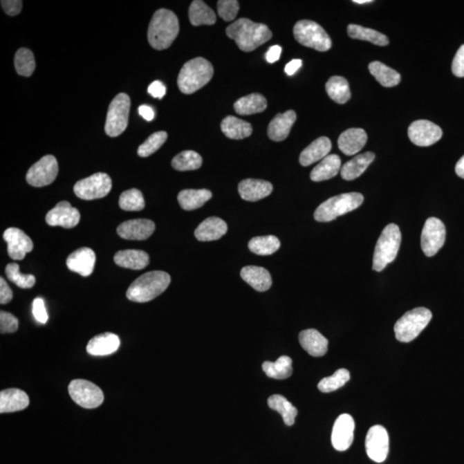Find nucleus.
Returning a JSON list of instances; mask_svg holds the SVG:
<instances>
[{
	"instance_id": "1",
	"label": "nucleus",
	"mask_w": 464,
	"mask_h": 464,
	"mask_svg": "<svg viewBox=\"0 0 464 464\" xmlns=\"http://www.w3.org/2000/svg\"><path fill=\"white\" fill-rule=\"evenodd\" d=\"M226 35L235 41L243 52H252L270 40L272 32L264 24L254 23L248 19H240L226 28Z\"/></svg>"
},
{
	"instance_id": "2",
	"label": "nucleus",
	"mask_w": 464,
	"mask_h": 464,
	"mask_svg": "<svg viewBox=\"0 0 464 464\" xmlns=\"http://www.w3.org/2000/svg\"><path fill=\"white\" fill-rule=\"evenodd\" d=\"M179 21L176 14L167 9H159L149 24V44L157 50L171 47L179 33Z\"/></svg>"
},
{
	"instance_id": "3",
	"label": "nucleus",
	"mask_w": 464,
	"mask_h": 464,
	"mask_svg": "<svg viewBox=\"0 0 464 464\" xmlns=\"http://www.w3.org/2000/svg\"><path fill=\"white\" fill-rule=\"evenodd\" d=\"M171 278L168 272L151 271L141 275L127 290V297L133 302H149L161 295L171 284Z\"/></svg>"
},
{
	"instance_id": "4",
	"label": "nucleus",
	"mask_w": 464,
	"mask_h": 464,
	"mask_svg": "<svg viewBox=\"0 0 464 464\" xmlns=\"http://www.w3.org/2000/svg\"><path fill=\"white\" fill-rule=\"evenodd\" d=\"M214 73V66L207 59L194 58L184 64L177 84L183 94H193L210 82Z\"/></svg>"
},
{
	"instance_id": "5",
	"label": "nucleus",
	"mask_w": 464,
	"mask_h": 464,
	"mask_svg": "<svg viewBox=\"0 0 464 464\" xmlns=\"http://www.w3.org/2000/svg\"><path fill=\"white\" fill-rule=\"evenodd\" d=\"M402 242V233L398 225L389 224L382 232L375 248L373 269L381 272L398 257Z\"/></svg>"
},
{
	"instance_id": "6",
	"label": "nucleus",
	"mask_w": 464,
	"mask_h": 464,
	"mask_svg": "<svg viewBox=\"0 0 464 464\" xmlns=\"http://www.w3.org/2000/svg\"><path fill=\"white\" fill-rule=\"evenodd\" d=\"M364 196L360 193H348L329 198L317 208L314 218L318 222H331L340 216L355 210L362 205Z\"/></svg>"
},
{
	"instance_id": "7",
	"label": "nucleus",
	"mask_w": 464,
	"mask_h": 464,
	"mask_svg": "<svg viewBox=\"0 0 464 464\" xmlns=\"http://www.w3.org/2000/svg\"><path fill=\"white\" fill-rule=\"evenodd\" d=\"M433 314L427 308L419 307L407 311L396 322V338L401 342H410L419 336L429 324Z\"/></svg>"
},
{
	"instance_id": "8",
	"label": "nucleus",
	"mask_w": 464,
	"mask_h": 464,
	"mask_svg": "<svg viewBox=\"0 0 464 464\" xmlns=\"http://www.w3.org/2000/svg\"><path fill=\"white\" fill-rule=\"evenodd\" d=\"M293 35L297 42L304 47L326 52L332 47L331 37L319 24L310 20H301L293 28Z\"/></svg>"
},
{
	"instance_id": "9",
	"label": "nucleus",
	"mask_w": 464,
	"mask_h": 464,
	"mask_svg": "<svg viewBox=\"0 0 464 464\" xmlns=\"http://www.w3.org/2000/svg\"><path fill=\"white\" fill-rule=\"evenodd\" d=\"M131 100L129 95L120 93L109 104L105 123V133L109 137L120 136L129 125Z\"/></svg>"
},
{
	"instance_id": "10",
	"label": "nucleus",
	"mask_w": 464,
	"mask_h": 464,
	"mask_svg": "<svg viewBox=\"0 0 464 464\" xmlns=\"http://www.w3.org/2000/svg\"><path fill=\"white\" fill-rule=\"evenodd\" d=\"M111 189V177L102 172L79 180L73 187L76 196L86 201L101 199L107 196Z\"/></svg>"
},
{
	"instance_id": "11",
	"label": "nucleus",
	"mask_w": 464,
	"mask_h": 464,
	"mask_svg": "<svg viewBox=\"0 0 464 464\" xmlns=\"http://www.w3.org/2000/svg\"><path fill=\"white\" fill-rule=\"evenodd\" d=\"M68 391L73 401L84 409H95L104 402V396L102 389L84 379H75L71 382Z\"/></svg>"
},
{
	"instance_id": "12",
	"label": "nucleus",
	"mask_w": 464,
	"mask_h": 464,
	"mask_svg": "<svg viewBox=\"0 0 464 464\" xmlns=\"http://www.w3.org/2000/svg\"><path fill=\"white\" fill-rule=\"evenodd\" d=\"M58 173L57 159L54 156L47 155L31 166L27 172L26 180L31 186L45 187L55 182Z\"/></svg>"
},
{
	"instance_id": "13",
	"label": "nucleus",
	"mask_w": 464,
	"mask_h": 464,
	"mask_svg": "<svg viewBox=\"0 0 464 464\" xmlns=\"http://www.w3.org/2000/svg\"><path fill=\"white\" fill-rule=\"evenodd\" d=\"M445 237L444 223L437 218L428 219L421 233L420 244L424 254L428 257L435 256L444 245Z\"/></svg>"
},
{
	"instance_id": "14",
	"label": "nucleus",
	"mask_w": 464,
	"mask_h": 464,
	"mask_svg": "<svg viewBox=\"0 0 464 464\" xmlns=\"http://www.w3.org/2000/svg\"><path fill=\"white\" fill-rule=\"evenodd\" d=\"M389 439L387 430L380 425L371 427L366 438L368 456L376 463H382L387 458Z\"/></svg>"
},
{
	"instance_id": "15",
	"label": "nucleus",
	"mask_w": 464,
	"mask_h": 464,
	"mask_svg": "<svg viewBox=\"0 0 464 464\" xmlns=\"http://www.w3.org/2000/svg\"><path fill=\"white\" fill-rule=\"evenodd\" d=\"M407 133L412 143L418 147H426L437 143L442 138L443 131L429 120H419L411 124Z\"/></svg>"
},
{
	"instance_id": "16",
	"label": "nucleus",
	"mask_w": 464,
	"mask_h": 464,
	"mask_svg": "<svg viewBox=\"0 0 464 464\" xmlns=\"http://www.w3.org/2000/svg\"><path fill=\"white\" fill-rule=\"evenodd\" d=\"M355 423L350 414H344L336 419L333 427L331 441L335 449L345 452L350 448L353 442Z\"/></svg>"
},
{
	"instance_id": "17",
	"label": "nucleus",
	"mask_w": 464,
	"mask_h": 464,
	"mask_svg": "<svg viewBox=\"0 0 464 464\" xmlns=\"http://www.w3.org/2000/svg\"><path fill=\"white\" fill-rule=\"evenodd\" d=\"M46 221L50 226H62L66 229L73 228L80 221V211L72 207L68 201H60L48 212Z\"/></svg>"
},
{
	"instance_id": "18",
	"label": "nucleus",
	"mask_w": 464,
	"mask_h": 464,
	"mask_svg": "<svg viewBox=\"0 0 464 464\" xmlns=\"http://www.w3.org/2000/svg\"><path fill=\"white\" fill-rule=\"evenodd\" d=\"M3 237L8 244L9 257L13 260H23L26 254L33 250V242L22 230L14 228L7 229Z\"/></svg>"
},
{
	"instance_id": "19",
	"label": "nucleus",
	"mask_w": 464,
	"mask_h": 464,
	"mask_svg": "<svg viewBox=\"0 0 464 464\" xmlns=\"http://www.w3.org/2000/svg\"><path fill=\"white\" fill-rule=\"evenodd\" d=\"M155 224L150 219H133L122 223L117 228V233L123 239L145 240L155 231Z\"/></svg>"
},
{
	"instance_id": "20",
	"label": "nucleus",
	"mask_w": 464,
	"mask_h": 464,
	"mask_svg": "<svg viewBox=\"0 0 464 464\" xmlns=\"http://www.w3.org/2000/svg\"><path fill=\"white\" fill-rule=\"evenodd\" d=\"M95 263V254L90 248H81L71 254L66 259L67 268L83 277H88L93 272Z\"/></svg>"
},
{
	"instance_id": "21",
	"label": "nucleus",
	"mask_w": 464,
	"mask_h": 464,
	"mask_svg": "<svg viewBox=\"0 0 464 464\" xmlns=\"http://www.w3.org/2000/svg\"><path fill=\"white\" fill-rule=\"evenodd\" d=\"M272 191V184L263 180L245 179L239 185V193L242 199L252 203L264 199Z\"/></svg>"
},
{
	"instance_id": "22",
	"label": "nucleus",
	"mask_w": 464,
	"mask_h": 464,
	"mask_svg": "<svg viewBox=\"0 0 464 464\" xmlns=\"http://www.w3.org/2000/svg\"><path fill=\"white\" fill-rule=\"evenodd\" d=\"M297 120L296 113L288 111L283 114H277L269 123L268 136L269 139L279 142L288 137L290 131Z\"/></svg>"
},
{
	"instance_id": "23",
	"label": "nucleus",
	"mask_w": 464,
	"mask_h": 464,
	"mask_svg": "<svg viewBox=\"0 0 464 464\" xmlns=\"http://www.w3.org/2000/svg\"><path fill=\"white\" fill-rule=\"evenodd\" d=\"M299 342L311 356L322 357L328 352V341L317 329H306L301 332Z\"/></svg>"
},
{
	"instance_id": "24",
	"label": "nucleus",
	"mask_w": 464,
	"mask_h": 464,
	"mask_svg": "<svg viewBox=\"0 0 464 464\" xmlns=\"http://www.w3.org/2000/svg\"><path fill=\"white\" fill-rule=\"evenodd\" d=\"M367 141L366 131L361 129H350L343 132L338 139V147L343 154L353 156L362 150Z\"/></svg>"
},
{
	"instance_id": "25",
	"label": "nucleus",
	"mask_w": 464,
	"mask_h": 464,
	"mask_svg": "<svg viewBox=\"0 0 464 464\" xmlns=\"http://www.w3.org/2000/svg\"><path fill=\"white\" fill-rule=\"evenodd\" d=\"M118 336L112 333H104L92 338L87 345V353L92 356H107L116 352L120 348Z\"/></svg>"
},
{
	"instance_id": "26",
	"label": "nucleus",
	"mask_w": 464,
	"mask_h": 464,
	"mask_svg": "<svg viewBox=\"0 0 464 464\" xmlns=\"http://www.w3.org/2000/svg\"><path fill=\"white\" fill-rule=\"evenodd\" d=\"M228 225L221 219L210 217L205 219L194 232V236L201 242L221 239L228 232Z\"/></svg>"
},
{
	"instance_id": "27",
	"label": "nucleus",
	"mask_w": 464,
	"mask_h": 464,
	"mask_svg": "<svg viewBox=\"0 0 464 464\" xmlns=\"http://www.w3.org/2000/svg\"><path fill=\"white\" fill-rule=\"evenodd\" d=\"M29 405V396L21 389H9L0 392V413L1 414L24 410Z\"/></svg>"
},
{
	"instance_id": "28",
	"label": "nucleus",
	"mask_w": 464,
	"mask_h": 464,
	"mask_svg": "<svg viewBox=\"0 0 464 464\" xmlns=\"http://www.w3.org/2000/svg\"><path fill=\"white\" fill-rule=\"evenodd\" d=\"M332 144L327 137H320L304 149L299 156V163L303 166H310L322 160L331 151Z\"/></svg>"
},
{
	"instance_id": "29",
	"label": "nucleus",
	"mask_w": 464,
	"mask_h": 464,
	"mask_svg": "<svg viewBox=\"0 0 464 464\" xmlns=\"http://www.w3.org/2000/svg\"><path fill=\"white\" fill-rule=\"evenodd\" d=\"M241 277L257 292H266L272 286V277L267 269L248 266L240 272Z\"/></svg>"
},
{
	"instance_id": "30",
	"label": "nucleus",
	"mask_w": 464,
	"mask_h": 464,
	"mask_svg": "<svg viewBox=\"0 0 464 464\" xmlns=\"http://www.w3.org/2000/svg\"><path fill=\"white\" fill-rule=\"evenodd\" d=\"M373 152L367 151L358 155L352 160L346 162L341 169V176L346 180H353L358 178L366 171L368 166L374 161Z\"/></svg>"
},
{
	"instance_id": "31",
	"label": "nucleus",
	"mask_w": 464,
	"mask_h": 464,
	"mask_svg": "<svg viewBox=\"0 0 464 464\" xmlns=\"http://www.w3.org/2000/svg\"><path fill=\"white\" fill-rule=\"evenodd\" d=\"M114 261L120 267L141 270L147 268L150 259L147 252L143 250H126L118 251L115 254Z\"/></svg>"
},
{
	"instance_id": "32",
	"label": "nucleus",
	"mask_w": 464,
	"mask_h": 464,
	"mask_svg": "<svg viewBox=\"0 0 464 464\" xmlns=\"http://www.w3.org/2000/svg\"><path fill=\"white\" fill-rule=\"evenodd\" d=\"M342 169V160L338 155L331 154L322 159L310 173L313 182H322L333 178Z\"/></svg>"
},
{
	"instance_id": "33",
	"label": "nucleus",
	"mask_w": 464,
	"mask_h": 464,
	"mask_svg": "<svg viewBox=\"0 0 464 464\" xmlns=\"http://www.w3.org/2000/svg\"><path fill=\"white\" fill-rule=\"evenodd\" d=\"M221 130L226 137L232 140L245 139L253 132L250 123L232 115L226 116L222 120Z\"/></svg>"
},
{
	"instance_id": "34",
	"label": "nucleus",
	"mask_w": 464,
	"mask_h": 464,
	"mask_svg": "<svg viewBox=\"0 0 464 464\" xmlns=\"http://www.w3.org/2000/svg\"><path fill=\"white\" fill-rule=\"evenodd\" d=\"M268 107V102L264 95L259 93H253L241 98L234 104V109L241 115L257 114L265 111Z\"/></svg>"
},
{
	"instance_id": "35",
	"label": "nucleus",
	"mask_w": 464,
	"mask_h": 464,
	"mask_svg": "<svg viewBox=\"0 0 464 464\" xmlns=\"http://www.w3.org/2000/svg\"><path fill=\"white\" fill-rule=\"evenodd\" d=\"M212 196L211 191L207 189H185L180 191L177 200L184 210L193 211L203 207Z\"/></svg>"
},
{
	"instance_id": "36",
	"label": "nucleus",
	"mask_w": 464,
	"mask_h": 464,
	"mask_svg": "<svg viewBox=\"0 0 464 464\" xmlns=\"http://www.w3.org/2000/svg\"><path fill=\"white\" fill-rule=\"evenodd\" d=\"M190 23L194 26H214L217 17L210 7L201 0H194L189 9Z\"/></svg>"
},
{
	"instance_id": "37",
	"label": "nucleus",
	"mask_w": 464,
	"mask_h": 464,
	"mask_svg": "<svg viewBox=\"0 0 464 464\" xmlns=\"http://www.w3.org/2000/svg\"><path fill=\"white\" fill-rule=\"evenodd\" d=\"M369 71L371 75L382 86L394 87L401 82V75L399 73L380 62L370 63Z\"/></svg>"
},
{
	"instance_id": "38",
	"label": "nucleus",
	"mask_w": 464,
	"mask_h": 464,
	"mask_svg": "<svg viewBox=\"0 0 464 464\" xmlns=\"http://www.w3.org/2000/svg\"><path fill=\"white\" fill-rule=\"evenodd\" d=\"M262 370L268 378L275 379H286L292 376L293 360L288 356L279 357L275 362L266 361L262 364Z\"/></svg>"
},
{
	"instance_id": "39",
	"label": "nucleus",
	"mask_w": 464,
	"mask_h": 464,
	"mask_svg": "<svg viewBox=\"0 0 464 464\" xmlns=\"http://www.w3.org/2000/svg\"><path fill=\"white\" fill-rule=\"evenodd\" d=\"M326 91L333 101L339 104H344L351 98L348 80L345 77L334 76L326 84Z\"/></svg>"
},
{
	"instance_id": "40",
	"label": "nucleus",
	"mask_w": 464,
	"mask_h": 464,
	"mask_svg": "<svg viewBox=\"0 0 464 464\" xmlns=\"http://www.w3.org/2000/svg\"><path fill=\"white\" fill-rule=\"evenodd\" d=\"M348 34L351 38L370 41L371 44L381 46V47H384L389 44V39L385 35L377 30L357 26V24H349Z\"/></svg>"
},
{
	"instance_id": "41",
	"label": "nucleus",
	"mask_w": 464,
	"mask_h": 464,
	"mask_svg": "<svg viewBox=\"0 0 464 464\" xmlns=\"http://www.w3.org/2000/svg\"><path fill=\"white\" fill-rule=\"evenodd\" d=\"M268 405L272 410L281 414L286 426H293L295 423L297 410L293 403L281 395H274L268 400Z\"/></svg>"
},
{
	"instance_id": "42",
	"label": "nucleus",
	"mask_w": 464,
	"mask_h": 464,
	"mask_svg": "<svg viewBox=\"0 0 464 464\" xmlns=\"http://www.w3.org/2000/svg\"><path fill=\"white\" fill-rule=\"evenodd\" d=\"M281 247V242L275 236H257L251 239L249 243V249L259 256H270L276 252Z\"/></svg>"
},
{
	"instance_id": "43",
	"label": "nucleus",
	"mask_w": 464,
	"mask_h": 464,
	"mask_svg": "<svg viewBox=\"0 0 464 464\" xmlns=\"http://www.w3.org/2000/svg\"><path fill=\"white\" fill-rule=\"evenodd\" d=\"M171 165L179 171H196L203 165V158L196 151H184L172 159Z\"/></svg>"
},
{
	"instance_id": "44",
	"label": "nucleus",
	"mask_w": 464,
	"mask_h": 464,
	"mask_svg": "<svg viewBox=\"0 0 464 464\" xmlns=\"http://www.w3.org/2000/svg\"><path fill=\"white\" fill-rule=\"evenodd\" d=\"M15 68L20 76L30 77L35 69V60L33 53L30 49L22 48L15 55Z\"/></svg>"
},
{
	"instance_id": "45",
	"label": "nucleus",
	"mask_w": 464,
	"mask_h": 464,
	"mask_svg": "<svg viewBox=\"0 0 464 464\" xmlns=\"http://www.w3.org/2000/svg\"><path fill=\"white\" fill-rule=\"evenodd\" d=\"M145 200L139 189H132L120 194V207L124 211H141L145 208Z\"/></svg>"
},
{
	"instance_id": "46",
	"label": "nucleus",
	"mask_w": 464,
	"mask_h": 464,
	"mask_svg": "<svg viewBox=\"0 0 464 464\" xmlns=\"http://www.w3.org/2000/svg\"><path fill=\"white\" fill-rule=\"evenodd\" d=\"M349 380V371L346 369H339L332 376L322 379L318 384V389L324 393L335 391L343 387Z\"/></svg>"
},
{
	"instance_id": "47",
	"label": "nucleus",
	"mask_w": 464,
	"mask_h": 464,
	"mask_svg": "<svg viewBox=\"0 0 464 464\" xmlns=\"http://www.w3.org/2000/svg\"><path fill=\"white\" fill-rule=\"evenodd\" d=\"M168 134L165 131L152 133L138 149V155L141 158H147L159 150L167 140Z\"/></svg>"
},
{
	"instance_id": "48",
	"label": "nucleus",
	"mask_w": 464,
	"mask_h": 464,
	"mask_svg": "<svg viewBox=\"0 0 464 464\" xmlns=\"http://www.w3.org/2000/svg\"><path fill=\"white\" fill-rule=\"evenodd\" d=\"M6 275L10 281L20 288H31L35 284V278L32 275H22L19 271V265L10 263L6 266Z\"/></svg>"
},
{
	"instance_id": "49",
	"label": "nucleus",
	"mask_w": 464,
	"mask_h": 464,
	"mask_svg": "<svg viewBox=\"0 0 464 464\" xmlns=\"http://www.w3.org/2000/svg\"><path fill=\"white\" fill-rule=\"evenodd\" d=\"M217 8L219 16L225 22H231L239 12V3L236 0H219Z\"/></svg>"
},
{
	"instance_id": "50",
	"label": "nucleus",
	"mask_w": 464,
	"mask_h": 464,
	"mask_svg": "<svg viewBox=\"0 0 464 464\" xmlns=\"http://www.w3.org/2000/svg\"><path fill=\"white\" fill-rule=\"evenodd\" d=\"M19 328V320L12 314L1 311L0 313V332L1 334L14 333Z\"/></svg>"
},
{
	"instance_id": "51",
	"label": "nucleus",
	"mask_w": 464,
	"mask_h": 464,
	"mask_svg": "<svg viewBox=\"0 0 464 464\" xmlns=\"http://www.w3.org/2000/svg\"><path fill=\"white\" fill-rule=\"evenodd\" d=\"M34 317L37 321L41 324H46L48 320L47 310H46L44 299L37 297L33 302V309H32Z\"/></svg>"
},
{
	"instance_id": "52",
	"label": "nucleus",
	"mask_w": 464,
	"mask_h": 464,
	"mask_svg": "<svg viewBox=\"0 0 464 464\" xmlns=\"http://www.w3.org/2000/svg\"><path fill=\"white\" fill-rule=\"evenodd\" d=\"M452 73L456 77H464V44L460 47L452 62Z\"/></svg>"
},
{
	"instance_id": "53",
	"label": "nucleus",
	"mask_w": 464,
	"mask_h": 464,
	"mask_svg": "<svg viewBox=\"0 0 464 464\" xmlns=\"http://www.w3.org/2000/svg\"><path fill=\"white\" fill-rule=\"evenodd\" d=\"M1 6L7 15L15 17L19 15L23 8V1L21 0H2Z\"/></svg>"
},
{
	"instance_id": "54",
	"label": "nucleus",
	"mask_w": 464,
	"mask_h": 464,
	"mask_svg": "<svg viewBox=\"0 0 464 464\" xmlns=\"http://www.w3.org/2000/svg\"><path fill=\"white\" fill-rule=\"evenodd\" d=\"M148 93L154 98L162 99L166 94V87L161 81H154L149 86Z\"/></svg>"
},
{
	"instance_id": "55",
	"label": "nucleus",
	"mask_w": 464,
	"mask_h": 464,
	"mask_svg": "<svg viewBox=\"0 0 464 464\" xmlns=\"http://www.w3.org/2000/svg\"><path fill=\"white\" fill-rule=\"evenodd\" d=\"M13 297L12 290L10 288L5 279L0 278V303L6 304L12 301Z\"/></svg>"
},
{
	"instance_id": "56",
	"label": "nucleus",
	"mask_w": 464,
	"mask_h": 464,
	"mask_svg": "<svg viewBox=\"0 0 464 464\" xmlns=\"http://www.w3.org/2000/svg\"><path fill=\"white\" fill-rule=\"evenodd\" d=\"M282 48L278 45L272 46L266 54V60L268 63H275L281 58Z\"/></svg>"
},
{
	"instance_id": "57",
	"label": "nucleus",
	"mask_w": 464,
	"mask_h": 464,
	"mask_svg": "<svg viewBox=\"0 0 464 464\" xmlns=\"http://www.w3.org/2000/svg\"><path fill=\"white\" fill-rule=\"evenodd\" d=\"M139 113L141 116L147 122H151L155 118V112L154 109L148 105H141L139 107Z\"/></svg>"
},
{
	"instance_id": "58",
	"label": "nucleus",
	"mask_w": 464,
	"mask_h": 464,
	"mask_svg": "<svg viewBox=\"0 0 464 464\" xmlns=\"http://www.w3.org/2000/svg\"><path fill=\"white\" fill-rule=\"evenodd\" d=\"M301 66H302V60L293 59L292 62L286 64L285 72L288 76H293L300 68Z\"/></svg>"
},
{
	"instance_id": "59",
	"label": "nucleus",
	"mask_w": 464,
	"mask_h": 464,
	"mask_svg": "<svg viewBox=\"0 0 464 464\" xmlns=\"http://www.w3.org/2000/svg\"><path fill=\"white\" fill-rule=\"evenodd\" d=\"M455 169L456 175L464 179V155L459 159V161L456 163Z\"/></svg>"
},
{
	"instance_id": "60",
	"label": "nucleus",
	"mask_w": 464,
	"mask_h": 464,
	"mask_svg": "<svg viewBox=\"0 0 464 464\" xmlns=\"http://www.w3.org/2000/svg\"><path fill=\"white\" fill-rule=\"evenodd\" d=\"M353 3H359V5H364L366 3H373V0H354Z\"/></svg>"
}]
</instances>
